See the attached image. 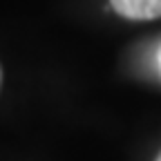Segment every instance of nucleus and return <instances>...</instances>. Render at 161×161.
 Masks as SVG:
<instances>
[{
    "instance_id": "7ed1b4c3",
    "label": "nucleus",
    "mask_w": 161,
    "mask_h": 161,
    "mask_svg": "<svg viewBox=\"0 0 161 161\" xmlns=\"http://www.w3.org/2000/svg\"><path fill=\"white\" fill-rule=\"evenodd\" d=\"M157 161H161V152H159V157H157Z\"/></svg>"
},
{
    "instance_id": "f257e3e1",
    "label": "nucleus",
    "mask_w": 161,
    "mask_h": 161,
    "mask_svg": "<svg viewBox=\"0 0 161 161\" xmlns=\"http://www.w3.org/2000/svg\"><path fill=\"white\" fill-rule=\"evenodd\" d=\"M112 9L130 20L161 18V0H110Z\"/></svg>"
},
{
    "instance_id": "f03ea898",
    "label": "nucleus",
    "mask_w": 161,
    "mask_h": 161,
    "mask_svg": "<svg viewBox=\"0 0 161 161\" xmlns=\"http://www.w3.org/2000/svg\"><path fill=\"white\" fill-rule=\"evenodd\" d=\"M159 65H161V52H159Z\"/></svg>"
},
{
    "instance_id": "20e7f679",
    "label": "nucleus",
    "mask_w": 161,
    "mask_h": 161,
    "mask_svg": "<svg viewBox=\"0 0 161 161\" xmlns=\"http://www.w3.org/2000/svg\"><path fill=\"white\" fill-rule=\"evenodd\" d=\"M0 83H3V72H0Z\"/></svg>"
}]
</instances>
